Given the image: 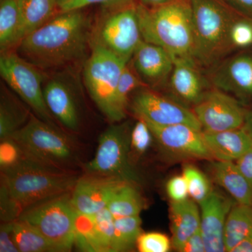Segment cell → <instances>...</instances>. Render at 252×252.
Segmentation results:
<instances>
[{
    "label": "cell",
    "instance_id": "cell-1",
    "mask_svg": "<svg viewBox=\"0 0 252 252\" xmlns=\"http://www.w3.org/2000/svg\"><path fill=\"white\" fill-rule=\"evenodd\" d=\"M92 30L81 9L61 11L26 36L18 44V51L38 68L63 67L86 56Z\"/></svg>",
    "mask_w": 252,
    "mask_h": 252
},
{
    "label": "cell",
    "instance_id": "cell-2",
    "mask_svg": "<svg viewBox=\"0 0 252 252\" xmlns=\"http://www.w3.org/2000/svg\"><path fill=\"white\" fill-rule=\"evenodd\" d=\"M137 9L143 40L161 46L174 59L195 61L190 0H171L152 8L140 4Z\"/></svg>",
    "mask_w": 252,
    "mask_h": 252
},
{
    "label": "cell",
    "instance_id": "cell-3",
    "mask_svg": "<svg viewBox=\"0 0 252 252\" xmlns=\"http://www.w3.org/2000/svg\"><path fill=\"white\" fill-rule=\"evenodd\" d=\"M78 179L70 170L46 166L24 157L1 171V185L23 212L43 200L72 192Z\"/></svg>",
    "mask_w": 252,
    "mask_h": 252
},
{
    "label": "cell",
    "instance_id": "cell-4",
    "mask_svg": "<svg viewBox=\"0 0 252 252\" xmlns=\"http://www.w3.org/2000/svg\"><path fill=\"white\" fill-rule=\"evenodd\" d=\"M195 46L194 60L210 65L233 49L232 25L239 14L220 0H190Z\"/></svg>",
    "mask_w": 252,
    "mask_h": 252
},
{
    "label": "cell",
    "instance_id": "cell-5",
    "mask_svg": "<svg viewBox=\"0 0 252 252\" xmlns=\"http://www.w3.org/2000/svg\"><path fill=\"white\" fill-rule=\"evenodd\" d=\"M10 138V137H9ZM30 160L60 170H70L76 161L75 149L57 127L32 115L26 125L11 136Z\"/></svg>",
    "mask_w": 252,
    "mask_h": 252
},
{
    "label": "cell",
    "instance_id": "cell-6",
    "mask_svg": "<svg viewBox=\"0 0 252 252\" xmlns=\"http://www.w3.org/2000/svg\"><path fill=\"white\" fill-rule=\"evenodd\" d=\"M91 53L84 65V78L91 98L111 122L124 119L117 105L119 79L127 61L102 46L91 45Z\"/></svg>",
    "mask_w": 252,
    "mask_h": 252
},
{
    "label": "cell",
    "instance_id": "cell-7",
    "mask_svg": "<svg viewBox=\"0 0 252 252\" xmlns=\"http://www.w3.org/2000/svg\"><path fill=\"white\" fill-rule=\"evenodd\" d=\"M71 196L69 192L34 204L25 209L17 220L32 225L61 252L71 251L77 213Z\"/></svg>",
    "mask_w": 252,
    "mask_h": 252
},
{
    "label": "cell",
    "instance_id": "cell-8",
    "mask_svg": "<svg viewBox=\"0 0 252 252\" xmlns=\"http://www.w3.org/2000/svg\"><path fill=\"white\" fill-rule=\"evenodd\" d=\"M91 34V45H98L130 61L142 39L137 4L108 9Z\"/></svg>",
    "mask_w": 252,
    "mask_h": 252
},
{
    "label": "cell",
    "instance_id": "cell-9",
    "mask_svg": "<svg viewBox=\"0 0 252 252\" xmlns=\"http://www.w3.org/2000/svg\"><path fill=\"white\" fill-rule=\"evenodd\" d=\"M0 74L6 84L38 117L56 127L52 114L46 106L42 88L43 76L37 67L9 50L1 52Z\"/></svg>",
    "mask_w": 252,
    "mask_h": 252
},
{
    "label": "cell",
    "instance_id": "cell-10",
    "mask_svg": "<svg viewBox=\"0 0 252 252\" xmlns=\"http://www.w3.org/2000/svg\"><path fill=\"white\" fill-rule=\"evenodd\" d=\"M130 150V134L125 124L110 126L99 136L95 155L84 165L86 171L137 184L138 175L129 160Z\"/></svg>",
    "mask_w": 252,
    "mask_h": 252
},
{
    "label": "cell",
    "instance_id": "cell-11",
    "mask_svg": "<svg viewBox=\"0 0 252 252\" xmlns=\"http://www.w3.org/2000/svg\"><path fill=\"white\" fill-rule=\"evenodd\" d=\"M193 111L205 132L243 127L247 112L236 99L218 89L205 93Z\"/></svg>",
    "mask_w": 252,
    "mask_h": 252
},
{
    "label": "cell",
    "instance_id": "cell-12",
    "mask_svg": "<svg viewBox=\"0 0 252 252\" xmlns=\"http://www.w3.org/2000/svg\"><path fill=\"white\" fill-rule=\"evenodd\" d=\"M147 124L159 147L168 157L182 160H214L203 130L187 124L159 126Z\"/></svg>",
    "mask_w": 252,
    "mask_h": 252
},
{
    "label": "cell",
    "instance_id": "cell-13",
    "mask_svg": "<svg viewBox=\"0 0 252 252\" xmlns=\"http://www.w3.org/2000/svg\"><path fill=\"white\" fill-rule=\"evenodd\" d=\"M131 109L138 119L154 125L187 124L202 130L193 111L152 91L144 89L136 94Z\"/></svg>",
    "mask_w": 252,
    "mask_h": 252
},
{
    "label": "cell",
    "instance_id": "cell-14",
    "mask_svg": "<svg viewBox=\"0 0 252 252\" xmlns=\"http://www.w3.org/2000/svg\"><path fill=\"white\" fill-rule=\"evenodd\" d=\"M126 182L119 177L87 173L79 177L73 189V206L79 213L95 215L107 207L113 195Z\"/></svg>",
    "mask_w": 252,
    "mask_h": 252
},
{
    "label": "cell",
    "instance_id": "cell-15",
    "mask_svg": "<svg viewBox=\"0 0 252 252\" xmlns=\"http://www.w3.org/2000/svg\"><path fill=\"white\" fill-rule=\"evenodd\" d=\"M236 202L213 190L200 204V230L206 252H225L224 233L227 217Z\"/></svg>",
    "mask_w": 252,
    "mask_h": 252
},
{
    "label": "cell",
    "instance_id": "cell-16",
    "mask_svg": "<svg viewBox=\"0 0 252 252\" xmlns=\"http://www.w3.org/2000/svg\"><path fill=\"white\" fill-rule=\"evenodd\" d=\"M147 86H157L171 75L174 58L161 46L142 40L130 60Z\"/></svg>",
    "mask_w": 252,
    "mask_h": 252
},
{
    "label": "cell",
    "instance_id": "cell-17",
    "mask_svg": "<svg viewBox=\"0 0 252 252\" xmlns=\"http://www.w3.org/2000/svg\"><path fill=\"white\" fill-rule=\"evenodd\" d=\"M212 82L217 89L243 97H252V56L238 55L216 70Z\"/></svg>",
    "mask_w": 252,
    "mask_h": 252
},
{
    "label": "cell",
    "instance_id": "cell-18",
    "mask_svg": "<svg viewBox=\"0 0 252 252\" xmlns=\"http://www.w3.org/2000/svg\"><path fill=\"white\" fill-rule=\"evenodd\" d=\"M44 97L50 112L63 126L77 131L79 113L72 90L59 79H51L44 88Z\"/></svg>",
    "mask_w": 252,
    "mask_h": 252
},
{
    "label": "cell",
    "instance_id": "cell-19",
    "mask_svg": "<svg viewBox=\"0 0 252 252\" xmlns=\"http://www.w3.org/2000/svg\"><path fill=\"white\" fill-rule=\"evenodd\" d=\"M203 135L212 158L220 161L235 162L252 147V141L243 127L218 132H203Z\"/></svg>",
    "mask_w": 252,
    "mask_h": 252
},
{
    "label": "cell",
    "instance_id": "cell-20",
    "mask_svg": "<svg viewBox=\"0 0 252 252\" xmlns=\"http://www.w3.org/2000/svg\"><path fill=\"white\" fill-rule=\"evenodd\" d=\"M197 204L189 198L170 203L172 246L177 251L200 228V211Z\"/></svg>",
    "mask_w": 252,
    "mask_h": 252
},
{
    "label": "cell",
    "instance_id": "cell-21",
    "mask_svg": "<svg viewBox=\"0 0 252 252\" xmlns=\"http://www.w3.org/2000/svg\"><path fill=\"white\" fill-rule=\"evenodd\" d=\"M195 61L174 59L170 77L172 91L180 98L194 105L198 103L204 94L203 81L195 67Z\"/></svg>",
    "mask_w": 252,
    "mask_h": 252
},
{
    "label": "cell",
    "instance_id": "cell-22",
    "mask_svg": "<svg viewBox=\"0 0 252 252\" xmlns=\"http://www.w3.org/2000/svg\"><path fill=\"white\" fill-rule=\"evenodd\" d=\"M212 175L217 185L224 189L236 203L252 206V185L235 162H214Z\"/></svg>",
    "mask_w": 252,
    "mask_h": 252
},
{
    "label": "cell",
    "instance_id": "cell-23",
    "mask_svg": "<svg viewBox=\"0 0 252 252\" xmlns=\"http://www.w3.org/2000/svg\"><path fill=\"white\" fill-rule=\"evenodd\" d=\"M31 114L12 94L1 90L0 100V139L9 138L26 125Z\"/></svg>",
    "mask_w": 252,
    "mask_h": 252
},
{
    "label": "cell",
    "instance_id": "cell-24",
    "mask_svg": "<svg viewBox=\"0 0 252 252\" xmlns=\"http://www.w3.org/2000/svg\"><path fill=\"white\" fill-rule=\"evenodd\" d=\"M22 22L18 0L0 1V49L9 51L22 41Z\"/></svg>",
    "mask_w": 252,
    "mask_h": 252
},
{
    "label": "cell",
    "instance_id": "cell-25",
    "mask_svg": "<svg viewBox=\"0 0 252 252\" xmlns=\"http://www.w3.org/2000/svg\"><path fill=\"white\" fill-rule=\"evenodd\" d=\"M247 239H252V206L236 203L230 210L225 223V252H231Z\"/></svg>",
    "mask_w": 252,
    "mask_h": 252
},
{
    "label": "cell",
    "instance_id": "cell-26",
    "mask_svg": "<svg viewBox=\"0 0 252 252\" xmlns=\"http://www.w3.org/2000/svg\"><path fill=\"white\" fill-rule=\"evenodd\" d=\"M18 4L23 39L54 17L58 8L54 0H18Z\"/></svg>",
    "mask_w": 252,
    "mask_h": 252
},
{
    "label": "cell",
    "instance_id": "cell-27",
    "mask_svg": "<svg viewBox=\"0 0 252 252\" xmlns=\"http://www.w3.org/2000/svg\"><path fill=\"white\" fill-rule=\"evenodd\" d=\"M145 206V200L137 188V184L127 181L113 195L107 208L114 218H118L138 216Z\"/></svg>",
    "mask_w": 252,
    "mask_h": 252
},
{
    "label": "cell",
    "instance_id": "cell-28",
    "mask_svg": "<svg viewBox=\"0 0 252 252\" xmlns=\"http://www.w3.org/2000/svg\"><path fill=\"white\" fill-rule=\"evenodd\" d=\"M12 235L19 252H61L39 230L23 220L12 221Z\"/></svg>",
    "mask_w": 252,
    "mask_h": 252
},
{
    "label": "cell",
    "instance_id": "cell-29",
    "mask_svg": "<svg viewBox=\"0 0 252 252\" xmlns=\"http://www.w3.org/2000/svg\"><path fill=\"white\" fill-rule=\"evenodd\" d=\"M115 237L113 252H127L137 245L142 234V220L138 216L118 217L114 219Z\"/></svg>",
    "mask_w": 252,
    "mask_h": 252
},
{
    "label": "cell",
    "instance_id": "cell-30",
    "mask_svg": "<svg viewBox=\"0 0 252 252\" xmlns=\"http://www.w3.org/2000/svg\"><path fill=\"white\" fill-rule=\"evenodd\" d=\"M74 245L82 252H103L94 215L77 212L74 223Z\"/></svg>",
    "mask_w": 252,
    "mask_h": 252
},
{
    "label": "cell",
    "instance_id": "cell-31",
    "mask_svg": "<svg viewBox=\"0 0 252 252\" xmlns=\"http://www.w3.org/2000/svg\"><path fill=\"white\" fill-rule=\"evenodd\" d=\"M142 86H147L136 72L131 61L126 64L123 70L117 91V105L123 115L126 117L129 97L132 91Z\"/></svg>",
    "mask_w": 252,
    "mask_h": 252
},
{
    "label": "cell",
    "instance_id": "cell-32",
    "mask_svg": "<svg viewBox=\"0 0 252 252\" xmlns=\"http://www.w3.org/2000/svg\"><path fill=\"white\" fill-rule=\"evenodd\" d=\"M182 175L187 180L189 195L198 205L206 200L213 191L208 177L194 165H185Z\"/></svg>",
    "mask_w": 252,
    "mask_h": 252
},
{
    "label": "cell",
    "instance_id": "cell-33",
    "mask_svg": "<svg viewBox=\"0 0 252 252\" xmlns=\"http://www.w3.org/2000/svg\"><path fill=\"white\" fill-rule=\"evenodd\" d=\"M96 230L103 252H113L115 224L114 217L107 207L94 215Z\"/></svg>",
    "mask_w": 252,
    "mask_h": 252
},
{
    "label": "cell",
    "instance_id": "cell-34",
    "mask_svg": "<svg viewBox=\"0 0 252 252\" xmlns=\"http://www.w3.org/2000/svg\"><path fill=\"white\" fill-rule=\"evenodd\" d=\"M230 40L233 49L252 46V19L238 15L232 25Z\"/></svg>",
    "mask_w": 252,
    "mask_h": 252
},
{
    "label": "cell",
    "instance_id": "cell-35",
    "mask_svg": "<svg viewBox=\"0 0 252 252\" xmlns=\"http://www.w3.org/2000/svg\"><path fill=\"white\" fill-rule=\"evenodd\" d=\"M154 137L148 124L143 119H138L130 132V149L136 155L145 153L152 143Z\"/></svg>",
    "mask_w": 252,
    "mask_h": 252
},
{
    "label": "cell",
    "instance_id": "cell-36",
    "mask_svg": "<svg viewBox=\"0 0 252 252\" xmlns=\"http://www.w3.org/2000/svg\"><path fill=\"white\" fill-rule=\"evenodd\" d=\"M171 245L172 241L166 235L158 232L142 233L137 242L140 252H167Z\"/></svg>",
    "mask_w": 252,
    "mask_h": 252
},
{
    "label": "cell",
    "instance_id": "cell-37",
    "mask_svg": "<svg viewBox=\"0 0 252 252\" xmlns=\"http://www.w3.org/2000/svg\"><path fill=\"white\" fill-rule=\"evenodd\" d=\"M24 157L22 150L12 138L1 140L0 144V167L1 170L14 167Z\"/></svg>",
    "mask_w": 252,
    "mask_h": 252
},
{
    "label": "cell",
    "instance_id": "cell-38",
    "mask_svg": "<svg viewBox=\"0 0 252 252\" xmlns=\"http://www.w3.org/2000/svg\"><path fill=\"white\" fill-rule=\"evenodd\" d=\"M133 0H69L61 5V11L80 10L86 6L94 4H100L107 9H114L133 4Z\"/></svg>",
    "mask_w": 252,
    "mask_h": 252
},
{
    "label": "cell",
    "instance_id": "cell-39",
    "mask_svg": "<svg viewBox=\"0 0 252 252\" xmlns=\"http://www.w3.org/2000/svg\"><path fill=\"white\" fill-rule=\"evenodd\" d=\"M166 190L172 202H181L188 199V185L183 175H176L167 182Z\"/></svg>",
    "mask_w": 252,
    "mask_h": 252
},
{
    "label": "cell",
    "instance_id": "cell-40",
    "mask_svg": "<svg viewBox=\"0 0 252 252\" xmlns=\"http://www.w3.org/2000/svg\"><path fill=\"white\" fill-rule=\"evenodd\" d=\"M0 252H19L12 235V221L2 222L0 228Z\"/></svg>",
    "mask_w": 252,
    "mask_h": 252
},
{
    "label": "cell",
    "instance_id": "cell-41",
    "mask_svg": "<svg viewBox=\"0 0 252 252\" xmlns=\"http://www.w3.org/2000/svg\"><path fill=\"white\" fill-rule=\"evenodd\" d=\"M178 252H206L205 242L200 228L182 245Z\"/></svg>",
    "mask_w": 252,
    "mask_h": 252
},
{
    "label": "cell",
    "instance_id": "cell-42",
    "mask_svg": "<svg viewBox=\"0 0 252 252\" xmlns=\"http://www.w3.org/2000/svg\"><path fill=\"white\" fill-rule=\"evenodd\" d=\"M235 13L252 19V0H220Z\"/></svg>",
    "mask_w": 252,
    "mask_h": 252
},
{
    "label": "cell",
    "instance_id": "cell-43",
    "mask_svg": "<svg viewBox=\"0 0 252 252\" xmlns=\"http://www.w3.org/2000/svg\"><path fill=\"white\" fill-rule=\"evenodd\" d=\"M235 163L252 187V147L238 159Z\"/></svg>",
    "mask_w": 252,
    "mask_h": 252
},
{
    "label": "cell",
    "instance_id": "cell-44",
    "mask_svg": "<svg viewBox=\"0 0 252 252\" xmlns=\"http://www.w3.org/2000/svg\"><path fill=\"white\" fill-rule=\"evenodd\" d=\"M230 252H252V239L240 242Z\"/></svg>",
    "mask_w": 252,
    "mask_h": 252
},
{
    "label": "cell",
    "instance_id": "cell-45",
    "mask_svg": "<svg viewBox=\"0 0 252 252\" xmlns=\"http://www.w3.org/2000/svg\"><path fill=\"white\" fill-rule=\"evenodd\" d=\"M243 128L248 134L252 141V110L247 111Z\"/></svg>",
    "mask_w": 252,
    "mask_h": 252
},
{
    "label": "cell",
    "instance_id": "cell-46",
    "mask_svg": "<svg viewBox=\"0 0 252 252\" xmlns=\"http://www.w3.org/2000/svg\"><path fill=\"white\" fill-rule=\"evenodd\" d=\"M140 4L147 7H157L171 1V0H139Z\"/></svg>",
    "mask_w": 252,
    "mask_h": 252
},
{
    "label": "cell",
    "instance_id": "cell-47",
    "mask_svg": "<svg viewBox=\"0 0 252 252\" xmlns=\"http://www.w3.org/2000/svg\"><path fill=\"white\" fill-rule=\"evenodd\" d=\"M55 2L57 4L58 8H59V6L63 4H64L66 1H69V0H54Z\"/></svg>",
    "mask_w": 252,
    "mask_h": 252
}]
</instances>
